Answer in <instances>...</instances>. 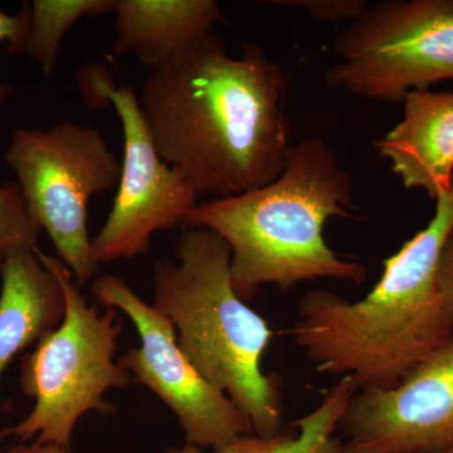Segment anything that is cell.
<instances>
[{"instance_id":"obj_21","label":"cell","mask_w":453,"mask_h":453,"mask_svg":"<svg viewBox=\"0 0 453 453\" xmlns=\"http://www.w3.org/2000/svg\"><path fill=\"white\" fill-rule=\"evenodd\" d=\"M449 192H451V195L453 196V177L451 180V188H449Z\"/></svg>"},{"instance_id":"obj_5","label":"cell","mask_w":453,"mask_h":453,"mask_svg":"<svg viewBox=\"0 0 453 453\" xmlns=\"http://www.w3.org/2000/svg\"><path fill=\"white\" fill-rule=\"evenodd\" d=\"M65 292L64 320L37 342L25 357L20 387L35 399L32 412L12 427L0 429V442L12 438L17 443H53L70 449L74 426L83 414L118 412L105 399L110 389H122L131 375L115 360L122 320L118 310L89 306L73 273L59 258L35 250Z\"/></svg>"},{"instance_id":"obj_10","label":"cell","mask_w":453,"mask_h":453,"mask_svg":"<svg viewBox=\"0 0 453 453\" xmlns=\"http://www.w3.org/2000/svg\"><path fill=\"white\" fill-rule=\"evenodd\" d=\"M340 453H443L453 446V338L398 386L357 390Z\"/></svg>"},{"instance_id":"obj_14","label":"cell","mask_w":453,"mask_h":453,"mask_svg":"<svg viewBox=\"0 0 453 453\" xmlns=\"http://www.w3.org/2000/svg\"><path fill=\"white\" fill-rule=\"evenodd\" d=\"M357 387L349 377L340 378L314 411L283 426L276 434H244L211 453H340L342 440L334 436L340 418ZM164 453H204L196 446L170 447Z\"/></svg>"},{"instance_id":"obj_20","label":"cell","mask_w":453,"mask_h":453,"mask_svg":"<svg viewBox=\"0 0 453 453\" xmlns=\"http://www.w3.org/2000/svg\"><path fill=\"white\" fill-rule=\"evenodd\" d=\"M5 453H73L64 447L53 445V443H16L9 447Z\"/></svg>"},{"instance_id":"obj_17","label":"cell","mask_w":453,"mask_h":453,"mask_svg":"<svg viewBox=\"0 0 453 453\" xmlns=\"http://www.w3.org/2000/svg\"><path fill=\"white\" fill-rule=\"evenodd\" d=\"M273 4L305 9L316 20L342 22L357 20L369 7L365 0H277Z\"/></svg>"},{"instance_id":"obj_16","label":"cell","mask_w":453,"mask_h":453,"mask_svg":"<svg viewBox=\"0 0 453 453\" xmlns=\"http://www.w3.org/2000/svg\"><path fill=\"white\" fill-rule=\"evenodd\" d=\"M42 228L29 214L17 181L0 187V264L17 251H35Z\"/></svg>"},{"instance_id":"obj_13","label":"cell","mask_w":453,"mask_h":453,"mask_svg":"<svg viewBox=\"0 0 453 453\" xmlns=\"http://www.w3.org/2000/svg\"><path fill=\"white\" fill-rule=\"evenodd\" d=\"M0 380L23 349L53 332L64 320L65 292L35 251H17L0 264Z\"/></svg>"},{"instance_id":"obj_3","label":"cell","mask_w":453,"mask_h":453,"mask_svg":"<svg viewBox=\"0 0 453 453\" xmlns=\"http://www.w3.org/2000/svg\"><path fill=\"white\" fill-rule=\"evenodd\" d=\"M353 189L333 149L311 136L288 148L275 180L199 203L186 226L211 229L226 241L232 288L244 303L271 283L281 291L318 279L363 285L365 265L340 257L324 235L327 220L350 217Z\"/></svg>"},{"instance_id":"obj_18","label":"cell","mask_w":453,"mask_h":453,"mask_svg":"<svg viewBox=\"0 0 453 453\" xmlns=\"http://www.w3.org/2000/svg\"><path fill=\"white\" fill-rule=\"evenodd\" d=\"M31 4L23 5L19 13L7 14L0 11V42H7L8 52L19 55L25 52L31 26ZM14 92L11 83L0 81V109Z\"/></svg>"},{"instance_id":"obj_15","label":"cell","mask_w":453,"mask_h":453,"mask_svg":"<svg viewBox=\"0 0 453 453\" xmlns=\"http://www.w3.org/2000/svg\"><path fill=\"white\" fill-rule=\"evenodd\" d=\"M116 0H33L25 52L41 65L44 76L56 68L65 33L83 17L113 12Z\"/></svg>"},{"instance_id":"obj_9","label":"cell","mask_w":453,"mask_h":453,"mask_svg":"<svg viewBox=\"0 0 453 453\" xmlns=\"http://www.w3.org/2000/svg\"><path fill=\"white\" fill-rule=\"evenodd\" d=\"M91 294L98 305L121 310L135 325L142 344L119 357V365L175 413L187 445L217 449L255 434L249 417L190 365L178 347L172 321L148 305L120 276L96 277Z\"/></svg>"},{"instance_id":"obj_6","label":"cell","mask_w":453,"mask_h":453,"mask_svg":"<svg viewBox=\"0 0 453 453\" xmlns=\"http://www.w3.org/2000/svg\"><path fill=\"white\" fill-rule=\"evenodd\" d=\"M35 222L50 235L79 288L98 270L88 231L94 196L120 183L121 164L100 131L65 120L49 130H14L4 154Z\"/></svg>"},{"instance_id":"obj_1","label":"cell","mask_w":453,"mask_h":453,"mask_svg":"<svg viewBox=\"0 0 453 453\" xmlns=\"http://www.w3.org/2000/svg\"><path fill=\"white\" fill-rule=\"evenodd\" d=\"M288 74L261 47L229 56L210 32L151 70L139 104L160 157L198 196L226 198L267 186L290 148Z\"/></svg>"},{"instance_id":"obj_11","label":"cell","mask_w":453,"mask_h":453,"mask_svg":"<svg viewBox=\"0 0 453 453\" xmlns=\"http://www.w3.org/2000/svg\"><path fill=\"white\" fill-rule=\"evenodd\" d=\"M402 120L374 148L405 189L436 201L453 177V91L414 89L405 95Z\"/></svg>"},{"instance_id":"obj_12","label":"cell","mask_w":453,"mask_h":453,"mask_svg":"<svg viewBox=\"0 0 453 453\" xmlns=\"http://www.w3.org/2000/svg\"><path fill=\"white\" fill-rule=\"evenodd\" d=\"M113 12V52L150 70L225 22L216 0H116Z\"/></svg>"},{"instance_id":"obj_7","label":"cell","mask_w":453,"mask_h":453,"mask_svg":"<svg viewBox=\"0 0 453 453\" xmlns=\"http://www.w3.org/2000/svg\"><path fill=\"white\" fill-rule=\"evenodd\" d=\"M325 82L368 100L402 103L414 89L453 80V0L369 5L333 44Z\"/></svg>"},{"instance_id":"obj_19","label":"cell","mask_w":453,"mask_h":453,"mask_svg":"<svg viewBox=\"0 0 453 453\" xmlns=\"http://www.w3.org/2000/svg\"><path fill=\"white\" fill-rule=\"evenodd\" d=\"M437 286L453 332V231L447 238L438 262Z\"/></svg>"},{"instance_id":"obj_8","label":"cell","mask_w":453,"mask_h":453,"mask_svg":"<svg viewBox=\"0 0 453 453\" xmlns=\"http://www.w3.org/2000/svg\"><path fill=\"white\" fill-rule=\"evenodd\" d=\"M81 88L88 105L111 104L124 133L118 195L105 225L91 241L100 266L145 255L154 234L187 225L199 196L179 170L160 157L133 88H116L101 67H88Z\"/></svg>"},{"instance_id":"obj_22","label":"cell","mask_w":453,"mask_h":453,"mask_svg":"<svg viewBox=\"0 0 453 453\" xmlns=\"http://www.w3.org/2000/svg\"><path fill=\"white\" fill-rule=\"evenodd\" d=\"M443 453H453V446L451 447V449H447V451Z\"/></svg>"},{"instance_id":"obj_4","label":"cell","mask_w":453,"mask_h":453,"mask_svg":"<svg viewBox=\"0 0 453 453\" xmlns=\"http://www.w3.org/2000/svg\"><path fill=\"white\" fill-rule=\"evenodd\" d=\"M175 257L154 264V308L174 325L190 365L249 417L255 434L273 436L285 426L281 380L262 371L273 332L232 288L231 249L216 232L186 226Z\"/></svg>"},{"instance_id":"obj_2","label":"cell","mask_w":453,"mask_h":453,"mask_svg":"<svg viewBox=\"0 0 453 453\" xmlns=\"http://www.w3.org/2000/svg\"><path fill=\"white\" fill-rule=\"evenodd\" d=\"M452 231L453 196L446 190L428 226L383 262L365 299L350 303L329 290L301 297L291 334L318 372L349 377L357 390L393 388L453 338L437 286Z\"/></svg>"}]
</instances>
